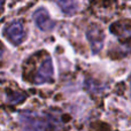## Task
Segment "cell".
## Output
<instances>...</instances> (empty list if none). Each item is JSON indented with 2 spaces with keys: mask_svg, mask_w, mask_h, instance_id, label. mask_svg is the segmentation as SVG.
<instances>
[{
  "mask_svg": "<svg viewBox=\"0 0 131 131\" xmlns=\"http://www.w3.org/2000/svg\"><path fill=\"white\" fill-rule=\"evenodd\" d=\"M23 78L32 84H46L54 81L52 58L46 51L34 53L23 66Z\"/></svg>",
  "mask_w": 131,
  "mask_h": 131,
  "instance_id": "cell-1",
  "label": "cell"
},
{
  "mask_svg": "<svg viewBox=\"0 0 131 131\" xmlns=\"http://www.w3.org/2000/svg\"><path fill=\"white\" fill-rule=\"evenodd\" d=\"M22 131H64V124L51 114H39L23 111L18 114Z\"/></svg>",
  "mask_w": 131,
  "mask_h": 131,
  "instance_id": "cell-2",
  "label": "cell"
},
{
  "mask_svg": "<svg viewBox=\"0 0 131 131\" xmlns=\"http://www.w3.org/2000/svg\"><path fill=\"white\" fill-rule=\"evenodd\" d=\"M5 36L14 45H21L27 38V32L20 21H12L5 28Z\"/></svg>",
  "mask_w": 131,
  "mask_h": 131,
  "instance_id": "cell-3",
  "label": "cell"
},
{
  "mask_svg": "<svg viewBox=\"0 0 131 131\" xmlns=\"http://www.w3.org/2000/svg\"><path fill=\"white\" fill-rule=\"evenodd\" d=\"M86 38L91 45V50L94 54L99 53L104 46L105 34L101 27L98 24H91L86 30Z\"/></svg>",
  "mask_w": 131,
  "mask_h": 131,
  "instance_id": "cell-4",
  "label": "cell"
},
{
  "mask_svg": "<svg viewBox=\"0 0 131 131\" xmlns=\"http://www.w3.org/2000/svg\"><path fill=\"white\" fill-rule=\"evenodd\" d=\"M34 21L41 31H51L55 25L48 10L45 7H38L34 13Z\"/></svg>",
  "mask_w": 131,
  "mask_h": 131,
  "instance_id": "cell-5",
  "label": "cell"
},
{
  "mask_svg": "<svg viewBox=\"0 0 131 131\" xmlns=\"http://www.w3.org/2000/svg\"><path fill=\"white\" fill-rule=\"evenodd\" d=\"M7 95V101L10 102V104H18V102L23 101L25 99V93H23L22 91H12L8 90L6 92Z\"/></svg>",
  "mask_w": 131,
  "mask_h": 131,
  "instance_id": "cell-6",
  "label": "cell"
},
{
  "mask_svg": "<svg viewBox=\"0 0 131 131\" xmlns=\"http://www.w3.org/2000/svg\"><path fill=\"white\" fill-rule=\"evenodd\" d=\"M58 5L61 7L62 12L66 13V14H68V15L75 13V10H76V6H77V4L74 2V1H59Z\"/></svg>",
  "mask_w": 131,
  "mask_h": 131,
  "instance_id": "cell-7",
  "label": "cell"
},
{
  "mask_svg": "<svg viewBox=\"0 0 131 131\" xmlns=\"http://www.w3.org/2000/svg\"><path fill=\"white\" fill-rule=\"evenodd\" d=\"M129 83H130V93H131V74L129 76Z\"/></svg>",
  "mask_w": 131,
  "mask_h": 131,
  "instance_id": "cell-8",
  "label": "cell"
}]
</instances>
